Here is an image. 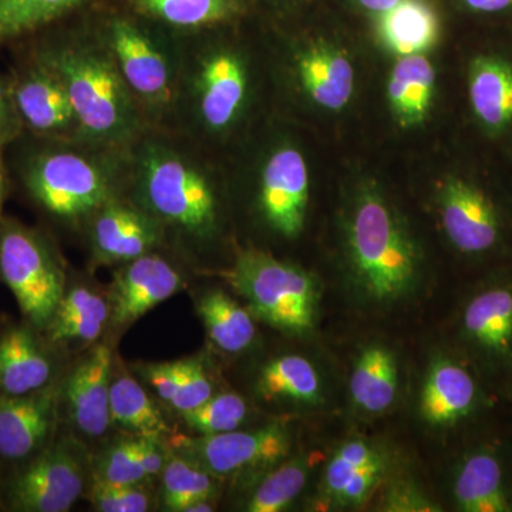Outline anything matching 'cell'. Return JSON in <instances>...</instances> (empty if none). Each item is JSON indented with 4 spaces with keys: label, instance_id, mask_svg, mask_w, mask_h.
I'll use <instances>...</instances> for the list:
<instances>
[{
    "label": "cell",
    "instance_id": "6da1fadb",
    "mask_svg": "<svg viewBox=\"0 0 512 512\" xmlns=\"http://www.w3.org/2000/svg\"><path fill=\"white\" fill-rule=\"evenodd\" d=\"M350 274L375 303L397 302L416 288L420 254L392 205L375 188L360 191L346 231Z\"/></svg>",
    "mask_w": 512,
    "mask_h": 512
},
{
    "label": "cell",
    "instance_id": "7a4b0ae2",
    "mask_svg": "<svg viewBox=\"0 0 512 512\" xmlns=\"http://www.w3.org/2000/svg\"><path fill=\"white\" fill-rule=\"evenodd\" d=\"M248 302L252 315L272 328L306 335L315 326L319 291L315 279L298 266L261 251L242 252L224 274Z\"/></svg>",
    "mask_w": 512,
    "mask_h": 512
},
{
    "label": "cell",
    "instance_id": "3957f363",
    "mask_svg": "<svg viewBox=\"0 0 512 512\" xmlns=\"http://www.w3.org/2000/svg\"><path fill=\"white\" fill-rule=\"evenodd\" d=\"M46 63L66 89L82 127L104 138L126 133L131 121L130 101L119 74L104 57L87 50H64Z\"/></svg>",
    "mask_w": 512,
    "mask_h": 512
},
{
    "label": "cell",
    "instance_id": "277c9868",
    "mask_svg": "<svg viewBox=\"0 0 512 512\" xmlns=\"http://www.w3.org/2000/svg\"><path fill=\"white\" fill-rule=\"evenodd\" d=\"M0 281L18 302L20 311L37 329H47L64 296V275L56 259L28 229H0Z\"/></svg>",
    "mask_w": 512,
    "mask_h": 512
},
{
    "label": "cell",
    "instance_id": "5b68a950",
    "mask_svg": "<svg viewBox=\"0 0 512 512\" xmlns=\"http://www.w3.org/2000/svg\"><path fill=\"white\" fill-rule=\"evenodd\" d=\"M87 454L72 437L49 443L12 478L6 500L10 510L66 512L86 487Z\"/></svg>",
    "mask_w": 512,
    "mask_h": 512
},
{
    "label": "cell",
    "instance_id": "8992f818",
    "mask_svg": "<svg viewBox=\"0 0 512 512\" xmlns=\"http://www.w3.org/2000/svg\"><path fill=\"white\" fill-rule=\"evenodd\" d=\"M292 437L282 423L212 436H174L170 450L217 478L241 476L278 466L289 456Z\"/></svg>",
    "mask_w": 512,
    "mask_h": 512
},
{
    "label": "cell",
    "instance_id": "52a82bcc",
    "mask_svg": "<svg viewBox=\"0 0 512 512\" xmlns=\"http://www.w3.org/2000/svg\"><path fill=\"white\" fill-rule=\"evenodd\" d=\"M143 191L148 207L171 224L194 234H205L214 225L217 211L210 185L178 158H150L144 167Z\"/></svg>",
    "mask_w": 512,
    "mask_h": 512
},
{
    "label": "cell",
    "instance_id": "ba28073f",
    "mask_svg": "<svg viewBox=\"0 0 512 512\" xmlns=\"http://www.w3.org/2000/svg\"><path fill=\"white\" fill-rule=\"evenodd\" d=\"M28 187L46 210L60 217L96 210L109 195V184L99 168L70 153L37 158L28 173Z\"/></svg>",
    "mask_w": 512,
    "mask_h": 512
},
{
    "label": "cell",
    "instance_id": "9c48e42d",
    "mask_svg": "<svg viewBox=\"0 0 512 512\" xmlns=\"http://www.w3.org/2000/svg\"><path fill=\"white\" fill-rule=\"evenodd\" d=\"M62 386L53 382L37 392L0 396V457L32 458L50 443L55 431Z\"/></svg>",
    "mask_w": 512,
    "mask_h": 512
},
{
    "label": "cell",
    "instance_id": "30bf717a",
    "mask_svg": "<svg viewBox=\"0 0 512 512\" xmlns=\"http://www.w3.org/2000/svg\"><path fill=\"white\" fill-rule=\"evenodd\" d=\"M181 288L183 278L160 256L146 254L128 261L114 276L110 288L107 302L111 325H131Z\"/></svg>",
    "mask_w": 512,
    "mask_h": 512
},
{
    "label": "cell",
    "instance_id": "8fae6325",
    "mask_svg": "<svg viewBox=\"0 0 512 512\" xmlns=\"http://www.w3.org/2000/svg\"><path fill=\"white\" fill-rule=\"evenodd\" d=\"M439 211L448 239L463 254H483L497 244V212L476 185L461 178H448L441 185Z\"/></svg>",
    "mask_w": 512,
    "mask_h": 512
},
{
    "label": "cell",
    "instance_id": "7c38bea8",
    "mask_svg": "<svg viewBox=\"0 0 512 512\" xmlns=\"http://www.w3.org/2000/svg\"><path fill=\"white\" fill-rule=\"evenodd\" d=\"M308 200L305 158L296 148H281L269 158L262 174L261 205L266 221L285 237H296L303 228Z\"/></svg>",
    "mask_w": 512,
    "mask_h": 512
},
{
    "label": "cell",
    "instance_id": "4fadbf2b",
    "mask_svg": "<svg viewBox=\"0 0 512 512\" xmlns=\"http://www.w3.org/2000/svg\"><path fill=\"white\" fill-rule=\"evenodd\" d=\"M111 365L107 346H96L74 367L62 387L70 421L87 437H100L109 430Z\"/></svg>",
    "mask_w": 512,
    "mask_h": 512
},
{
    "label": "cell",
    "instance_id": "5bb4252c",
    "mask_svg": "<svg viewBox=\"0 0 512 512\" xmlns=\"http://www.w3.org/2000/svg\"><path fill=\"white\" fill-rule=\"evenodd\" d=\"M107 33L126 82L148 99H160L168 86V67L150 37L138 28L136 20L113 16Z\"/></svg>",
    "mask_w": 512,
    "mask_h": 512
},
{
    "label": "cell",
    "instance_id": "9a60e30c",
    "mask_svg": "<svg viewBox=\"0 0 512 512\" xmlns=\"http://www.w3.org/2000/svg\"><path fill=\"white\" fill-rule=\"evenodd\" d=\"M477 394L476 382L466 367L440 357L431 363L421 387V417L430 426H453L473 412Z\"/></svg>",
    "mask_w": 512,
    "mask_h": 512
},
{
    "label": "cell",
    "instance_id": "2e32d148",
    "mask_svg": "<svg viewBox=\"0 0 512 512\" xmlns=\"http://www.w3.org/2000/svg\"><path fill=\"white\" fill-rule=\"evenodd\" d=\"M55 365L35 332L26 326L0 336V396L37 392L55 382Z\"/></svg>",
    "mask_w": 512,
    "mask_h": 512
},
{
    "label": "cell",
    "instance_id": "e0dca14e",
    "mask_svg": "<svg viewBox=\"0 0 512 512\" xmlns=\"http://www.w3.org/2000/svg\"><path fill=\"white\" fill-rule=\"evenodd\" d=\"M468 94L477 120L490 133L512 128V63L497 56H478L468 73Z\"/></svg>",
    "mask_w": 512,
    "mask_h": 512
},
{
    "label": "cell",
    "instance_id": "ac0fdd59",
    "mask_svg": "<svg viewBox=\"0 0 512 512\" xmlns=\"http://www.w3.org/2000/svg\"><path fill=\"white\" fill-rule=\"evenodd\" d=\"M157 239V229L144 215L113 202L103 208L94 222V248L101 261H133L146 255Z\"/></svg>",
    "mask_w": 512,
    "mask_h": 512
},
{
    "label": "cell",
    "instance_id": "d6986e66",
    "mask_svg": "<svg viewBox=\"0 0 512 512\" xmlns=\"http://www.w3.org/2000/svg\"><path fill=\"white\" fill-rule=\"evenodd\" d=\"M298 70L313 103L330 111L348 106L355 90V70L345 53L328 45L312 47L299 59Z\"/></svg>",
    "mask_w": 512,
    "mask_h": 512
},
{
    "label": "cell",
    "instance_id": "ffe728a7",
    "mask_svg": "<svg viewBox=\"0 0 512 512\" xmlns=\"http://www.w3.org/2000/svg\"><path fill=\"white\" fill-rule=\"evenodd\" d=\"M12 97L19 117L40 133L63 130L76 120L66 89L47 67L25 77Z\"/></svg>",
    "mask_w": 512,
    "mask_h": 512
},
{
    "label": "cell",
    "instance_id": "44dd1931",
    "mask_svg": "<svg viewBox=\"0 0 512 512\" xmlns=\"http://www.w3.org/2000/svg\"><path fill=\"white\" fill-rule=\"evenodd\" d=\"M350 397L359 412L377 416L387 412L399 389V365L396 356L382 345L360 350L350 376Z\"/></svg>",
    "mask_w": 512,
    "mask_h": 512
},
{
    "label": "cell",
    "instance_id": "7402d4cb",
    "mask_svg": "<svg viewBox=\"0 0 512 512\" xmlns=\"http://www.w3.org/2000/svg\"><path fill=\"white\" fill-rule=\"evenodd\" d=\"M377 33L397 56L424 55L439 40L440 20L426 0H400L379 16Z\"/></svg>",
    "mask_w": 512,
    "mask_h": 512
},
{
    "label": "cell",
    "instance_id": "603a6c76",
    "mask_svg": "<svg viewBox=\"0 0 512 512\" xmlns=\"http://www.w3.org/2000/svg\"><path fill=\"white\" fill-rule=\"evenodd\" d=\"M467 339L491 356H504L512 348V289L494 286L478 293L463 315Z\"/></svg>",
    "mask_w": 512,
    "mask_h": 512
},
{
    "label": "cell",
    "instance_id": "cb8c5ba5",
    "mask_svg": "<svg viewBox=\"0 0 512 512\" xmlns=\"http://www.w3.org/2000/svg\"><path fill=\"white\" fill-rule=\"evenodd\" d=\"M247 89V76L237 57L221 53L205 63L201 76V113L214 130L235 119Z\"/></svg>",
    "mask_w": 512,
    "mask_h": 512
},
{
    "label": "cell",
    "instance_id": "d4e9b609",
    "mask_svg": "<svg viewBox=\"0 0 512 512\" xmlns=\"http://www.w3.org/2000/svg\"><path fill=\"white\" fill-rule=\"evenodd\" d=\"M454 498L461 511H510L504 470L498 457L490 451L470 454L458 470Z\"/></svg>",
    "mask_w": 512,
    "mask_h": 512
},
{
    "label": "cell",
    "instance_id": "484cf974",
    "mask_svg": "<svg viewBox=\"0 0 512 512\" xmlns=\"http://www.w3.org/2000/svg\"><path fill=\"white\" fill-rule=\"evenodd\" d=\"M436 72L424 55L403 56L394 64L387 84L390 109L403 127L420 124L429 113Z\"/></svg>",
    "mask_w": 512,
    "mask_h": 512
},
{
    "label": "cell",
    "instance_id": "4316f807",
    "mask_svg": "<svg viewBox=\"0 0 512 512\" xmlns=\"http://www.w3.org/2000/svg\"><path fill=\"white\" fill-rule=\"evenodd\" d=\"M110 320L106 299L87 288L64 293L55 315L47 326L50 339L67 345H92Z\"/></svg>",
    "mask_w": 512,
    "mask_h": 512
},
{
    "label": "cell",
    "instance_id": "83f0119b",
    "mask_svg": "<svg viewBox=\"0 0 512 512\" xmlns=\"http://www.w3.org/2000/svg\"><path fill=\"white\" fill-rule=\"evenodd\" d=\"M134 13L178 29L208 28L228 22L244 8L242 0H128Z\"/></svg>",
    "mask_w": 512,
    "mask_h": 512
},
{
    "label": "cell",
    "instance_id": "f1b7e54d",
    "mask_svg": "<svg viewBox=\"0 0 512 512\" xmlns=\"http://www.w3.org/2000/svg\"><path fill=\"white\" fill-rule=\"evenodd\" d=\"M259 396L266 400L315 404L322 396L316 367L306 357L286 355L271 360L258 377Z\"/></svg>",
    "mask_w": 512,
    "mask_h": 512
},
{
    "label": "cell",
    "instance_id": "f546056e",
    "mask_svg": "<svg viewBox=\"0 0 512 512\" xmlns=\"http://www.w3.org/2000/svg\"><path fill=\"white\" fill-rule=\"evenodd\" d=\"M197 311L212 343L222 352L239 353L254 342L256 330L251 313L227 293H205L198 301Z\"/></svg>",
    "mask_w": 512,
    "mask_h": 512
},
{
    "label": "cell",
    "instance_id": "4dcf8cb0",
    "mask_svg": "<svg viewBox=\"0 0 512 512\" xmlns=\"http://www.w3.org/2000/svg\"><path fill=\"white\" fill-rule=\"evenodd\" d=\"M110 417L111 423L136 437L168 433L163 414L141 384L128 375L111 380Z\"/></svg>",
    "mask_w": 512,
    "mask_h": 512
},
{
    "label": "cell",
    "instance_id": "1f68e13d",
    "mask_svg": "<svg viewBox=\"0 0 512 512\" xmlns=\"http://www.w3.org/2000/svg\"><path fill=\"white\" fill-rule=\"evenodd\" d=\"M99 0H0V43L32 35Z\"/></svg>",
    "mask_w": 512,
    "mask_h": 512
},
{
    "label": "cell",
    "instance_id": "d6a6232c",
    "mask_svg": "<svg viewBox=\"0 0 512 512\" xmlns=\"http://www.w3.org/2000/svg\"><path fill=\"white\" fill-rule=\"evenodd\" d=\"M217 493V477L171 451L161 473L164 510L188 512L192 505L201 501H214Z\"/></svg>",
    "mask_w": 512,
    "mask_h": 512
},
{
    "label": "cell",
    "instance_id": "836d02e7",
    "mask_svg": "<svg viewBox=\"0 0 512 512\" xmlns=\"http://www.w3.org/2000/svg\"><path fill=\"white\" fill-rule=\"evenodd\" d=\"M311 474L308 458H293L272 468L248 501L251 512L284 511L302 493Z\"/></svg>",
    "mask_w": 512,
    "mask_h": 512
},
{
    "label": "cell",
    "instance_id": "e575fe53",
    "mask_svg": "<svg viewBox=\"0 0 512 512\" xmlns=\"http://www.w3.org/2000/svg\"><path fill=\"white\" fill-rule=\"evenodd\" d=\"M247 403L237 393L214 394L197 409L181 414L188 429L198 436L238 430L247 419Z\"/></svg>",
    "mask_w": 512,
    "mask_h": 512
},
{
    "label": "cell",
    "instance_id": "d590c367",
    "mask_svg": "<svg viewBox=\"0 0 512 512\" xmlns=\"http://www.w3.org/2000/svg\"><path fill=\"white\" fill-rule=\"evenodd\" d=\"M383 451L367 440L353 439L346 441L330 457L322 480V495L332 504L336 495L359 468L382 456Z\"/></svg>",
    "mask_w": 512,
    "mask_h": 512
},
{
    "label": "cell",
    "instance_id": "8d00e7d4",
    "mask_svg": "<svg viewBox=\"0 0 512 512\" xmlns=\"http://www.w3.org/2000/svg\"><path fill=\"white\" fill-rule=\"evenodd\" d=\"M94 478L114 484H141L148 480L138 457L137 437L107 447L93 464Z\"/></svg>",
    "mask_w": 512,
    "mask_h": 512
},
{
    "label": "cell",
    "instance_id": "74e56055",
    "mask_svg": "<svg viewBox=\"0 0 512 512\" xmlns=\"http://www.w3.org/2000/svg\"><path fill=\"white\" fill-rule=\"evenodd\" d=\"M92 503L101 512H146L151 495L141 484H114L94 478Z\"/></svg>",
    "mask_w": 512,
    "mask_h": 512
},
{
    "label": "cell",
    "instance_id": "f35d334b",
    "mask_svg": "<svg viewBox=\"0 0 512 512\" xmlns=\"http://www.w3.org/2000/svg\"><path fill=\"white\" fill-rule=\"evenodd\" d=\"M212 396L214 389L201 360H180V379L170 406L184 414L197 409Z\"/></svg>",
    "mask_w": 512,
    "mask_h": 512
},
{
    "label": "cell",
    "instance_id": "ab89813d",
    "mask_svg": "<svg viewBox=\"0 0 512 512\" xmlns=\"http://www.w3.org/2000/svg\"><path fill=\"white\" fill-rule=\"evenodd\" d=\"M389 464V458L386 454H382L376 460L359 468L342 488V491L336 495L332 504L339 505V507H357V505L365 503L376 490L377 485L382 483L383 478L386 477Z\"/></svg>",
    "mask_w": 512,
    "mask_h": 512
},
{
    "label": "cell",
    "instance_id": "60d3db41",
    "mask_svg": "<svg viewBox=\"0 0 512 512\" xmlns=\"http://www.w3.org/2000/svg\"><path fill=\"white\" fill-rule=\"evenodd\" d=\"M383 507L384 510L393 512L439 511L426 495L409 483L394 484L384 497Z\"/></svg>",
    "mask_w": 512,
    "mask_h": 512
},
{
    "label": "cell",
    "instance_id": "b9f144b4",
    "mask_svg": "<svg viewBox=\"0 0 512 512\" xmlns=\"http://www.w3.org/2000/svg\"><path fill=\"white\" fill-rule=\"evenodd\" d=\"M144 379L151 384L158 397L170 404L177 392L178 379H180V360L173 363H157L147 365L141 370Z\"/></svg>",
    "mask_w": 512,
    "mask_h": 512
},
{
    "label": "cell",
    "instance_id": "7bdbcfd3",
    "mask_svg": "<svg viewBox=\"0 0 512 512\" xmlns=\"http://www.w3.org/2000/svg\"><path fill=\"white\" fill-rule=\"evenodd\" d=\"M137 446L138 457L148 480L161 476L171 453L170 447L165 446L160 436L137 437Z\"/></svg>",
    "mask_w": 512,
    "mask_h": 512
},
{
    "label": "cell",
    "instance_id": "ee69618b",
    "mask_svg": "<svg viewBox=\"0 0 512 512\" xmlns=\"http://www.w3.org/2000/svg\"><path fill=\"white\" fill-rule=\"evenodd\" d=\"M18 111H16L13 97L6 92L5 87L0 84V143L8 140L15 134L18 128Z\"/></svg>",
    "mask_w": 512,
    "mask_h": 512
},
{
    "label": "cell",
    "instance_id": "f6af8a7d",
    "mask_svg": "<svg viewBox=\"0 0 512 512\" xmlns=\"http://www.w3.org/2000/svg\"><path fill=\"white\" fill-rule=\"evenodd\" d=\"M463 8L474 15L497 16L512 12V0H460Z\"/></svg>",
    "mask_w": 512,
    "mask_h": 512
},
{
    "label": "cell",
    "instance_id": "bcb514c9",
    "mask_svg": "<svg viewBox=\"0 0 512 512\" xmlns=\"http://www.w3.org/2000/svg\"><path fill=\"white\" fill-rule=\"evenodd\" d=\"M355 2L366 12L380 16L393 9L400 0H355Z\"/></svg>",
    "mask_w": 512,
    "mask_h": 512
},
{
    "label": "cell",
    "instance_id": "7dc6e473",
    "mask_svg": "<svg viewBox=\"0 0 512 512\" xmlns=\"http://www.w3.org/2000/svg\"><path fill=\"white\" fill-rule=\"evenodd\" d=\"M3 191H5V178H3L2 164H0V212H2Z\"/></svg>",
    "mask_w": 512,
    "mask_h": 512
}]
</instances>
